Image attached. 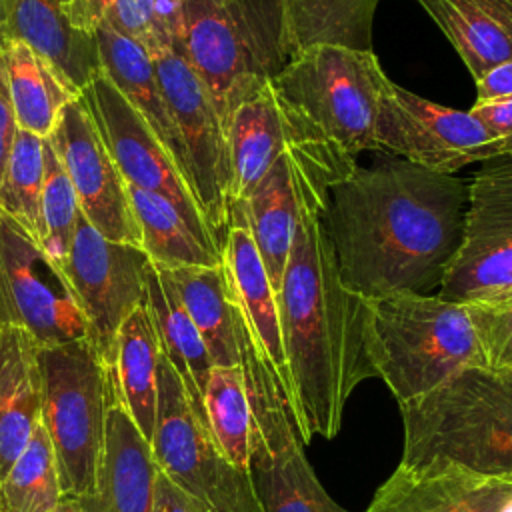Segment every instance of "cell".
<instances>
[{
  "mask_svg": "<svg viewBox=\"0 0 512 512\" xmlns=\"http://www.w3.org/2000/svg\"><path fill=\"white\" fill-rule=\"evenodd\" d=\"M468 188L404 158L356 168L328 190L322 222L344 286L360 298L440 288L460 244Z\"/></svg>",
  "mask_w": 512,
  "mask_h": 512,
  "instance_id": "6da1fadb",
  "label": "cell"
},
{
  "mask_svg": "<svg viewBox=\"0 0 512 512\" xmlns=\"http://www.w3.org/2000/svg\"><path fill=\"white\" fill-rule=\"evenodd\" d=\"M328 188L312 184L276 290L288 366V408L302 444L332 440L354 388L372 378L362 342V298L338 272L322 214Z\"/></svg>",
  "mask_w": 512,
  "mask_h": 512,
  "instance_id": "7a4b0ae2",
  "label": "cell"
},
{
  "mask_svg": "<svg viewBox=\"0 0 512 512\" xmlns=\"http://www.w3.org/2000/svg\"><path fill=\"white\" fill-rule=\"evenodd\" d=\"M384 74L374 50L312 46L288 58L270 80L286 152L328 190L378 150L376 112Z\"/></svg>",
  "mask_w": 512,
  "mask_h": 512,
  "instance_id": "3957f363",
  "label": "cell"
},
{
  "mask_svg": "<svg viewBox=\"0 0 512 512\" xmlns=\"http://www.w3.org/2000/svg\"><path fill=\"white\" fill-rule=\"evenodd\" d=\"M404 444L398 468L428 474L462 468L512 476V368H466L432 392L400 404Z\"/></svg>",
  "mask_w": 512,
  "mask_h": 512,
  "instance_id": "277c9868",
  "label": "cell"
},
{
  "mask_svg": "<svg viewBox=\"0 0 512 512\" xmlns=\"http://www.w3.org/2000/svg\"><path fill=\"white\" fill-rule=\"evenodd\" d=\"M362 342L374 376L398 406L466 368L490 364L470 306L438 294L362 298Z\"/></svg>",
  "mask_w": 512,
  "mask_h": 512,
  "instance_id": "5b68a950",
  "label": "cell"
},
{
  "mask_svg": "<svg viewBox=\"0 0 512 512\" xmlns=\"http://www.w3.org/2000/svg\"><path fill=\"white\" fill-rule=\"evenodd\" d=\"M172 46L210 94L224 128L290 58L276 0H180Z\"/></svg>",
  "mask_w": 512,
  "mask_h": 512,
  "instance_id": "8992f818",
  "label": "cell"
},
{
  "mask_svg": "<svg viewBox=\"0 0 512 512\" xmlns=\"http://www.w3.org/2000/svg\"><path fill=\"white\" fill-rule=\"evenodd\" d=\"M42 382L40 422L58 462L64 498H86L94 492L104 440L106 362L92 340H70L40 346Z\"/></svg>",
  "mask_w": 512,
  "mask_h": 512,
  "instance_id": "52a82bcc",
  "label": "cell"
},
{
  "mask_svg": "<svg viewBox=\"0 0 512 512\" xmlns=\"http://www.w3.org/2000/svg\"><path fill=\"white\" fill-rule=\"evenodd\" d=\"M240 364L252 408L250 474L262 512H348L308 462L280 382L256 352L244 320Z\"/></svg>",
  "mask_w": 512,
  "mask_h": 512,
  "instance_id": "ba28073f",
  "label": "cell"
},
{
  "mask_svg": "<svg viewBox=\"0 0 512 512\" xmlns=\"http://www.w3.org/2000/svg\"><path fill=\"white\" fill-rule=\"evenodd\" d=\"M150 446L158 470L200 498L210 512H262L250 470H240L224 458L206 416L194 406L164 354Z\"/></svg>",
  "mask_w": 512,
  "mask_h": 512,
  "instance_id": "9c48e42d",
  "label": "cell"
},
{
  "mask_svg": "<svg viewBox=\"0 0 512 512\" xmlns=\"http://www.w3.org/2000/svg\"><path fill=\"white\" fill-rule=\"evenodd\" d=\"M438 296L480 308L512 298V158L488 160L474 174L462 238Z\"/></svg>",
  "mask_w": 512,
  "mask_h": 512,
  "instance_id": "30bf717a",
  "label": "cell"
},
{
  "mask_svg": "<svg viewBox=\"0 0 512 512\" xmlns=\"http://www.w3.org/2000/svg\"><path fill=\"white\" fill-rule=\"evenodd\" d=\"M374 140L378 150L440 174L504 156L498 138L470 110L436 104L390 78L380 94Z\"/></svg>",
  "mask_w": 512,
  "mask_h": 512,
  "instance_id": "8fae6325",
  "label": "cell"
},
{
  "mask_svg": "<svg viewBox=\"0 0 512 512\" xmlns=\"http://www.w3.org/2000/svg\"><path fill=\"white\" fill-rule=\"evenodd\" d=\"M162 96L178 126L198 206L220 248L230 228V150L222 118L178 50L152 56Z\"/></svg>",
  "mask_w": 512,
  "mask_h": 512,
  "instance_id": "7c38bea8",
  "label": "cell"
},
{
  "mask_svg": "<svg viewBox=\"0 0 512 512\" xmlns=\"http://www.w3.org/2000/svg\"><path fill=\"white\" fill-rule=\"evenodd\" d=\"M80 98L124 182L164 196L206 246L222 252L190 182L120 90L100 74L80 92Z\"/></svg>",
  "mask_w": 512,
  "mask_h": 512,
  "instance_id": "4fadbf2b",
  "label": "cell"
},
{
  "mask_svg": "<svg viewBox=\"0 0 512 512\" xmlns=\"http://www.w3.org/2000/svg\"><path fill=\"white\" fill-rule=\"evenodd\" d=\"M148 256L142 248L104 238L80 214L68 254L58 262L86 318L90 338L108 362L120 324L144 304Z\"/></svg>",
  "mask_w": 512,
  "mask_h": 512,
  "instance_id": "5bb4252c",
  "label": "cell"
},
{
  "mask_svg": "<svg viewBox=\"0 0 512 512\" xmlns=\"http://www.w3.org/2000/svg\"><path fill=\"white\" fill-rule=\"evenodd\" d=\"M0 318L26 328L40 346L92 340L58 264L2 210Z\"/></svg>",
  "mask_w": 512,
  "mask_h": 512,
  "instance_id": "9a60e30c",
  "label": "cell"
},
{
  "mask_svg": "<svg viewBox=\"0 0 512 512\" xmlns=\"http://www.w3.org/2000/svg\"><path fill=\"white\" fill-rule=\"evenodd\" d=\"M48 142L74 188L80 214L104 238L142 248L128 188L82 102H70Z\"/></svg>",
  "mask_w": 512,
  "mask_h": 512,
  "instance_id": "2e32d148",
  "label": "cell"
},
{
  "mask_svg": "<svg viewBox=\"0 0 512 512\" xmlns=\"http://www.w3.org/2000/svg\"><path fill=\"white\" fill-rule=\"evenodd\" d=\"M156 474L152 446L132 422L106 364V418L96 486L78 502L84 512H152Z\"/></svg>",
  "mask_w": 512,
  "mask_h": 512,
  "instance_id": "e0dca14e",
  "label": "cell"
},
{
  "mask_svg": "<svg viewBox=\"0 0 512 512\" xmlns=\"http://www.w3.org/2000/svg\"><path fill=\"white\" fill-rule=\"evenodd\" d=\"M312 184L322 182L308 176L302 166L284 152L252 194L244 202L230 206V226L240 224L250 232L274 290L280 286L302 202Z\"/></svg>",
  "mask_w": 512,
  "mask_h": 512,
  "instance_id": "ac0fdd59",
  "label": "cell"
},
{
  "mask_svg": "<svg viewBox=\"0 0 512 512\" xmlns=\"http://www.w3.org/2000/svg\"><path fill=\"white\" fill-rule=\"evenodd\" d=\"M364 512H512V476L454 466L428 474L396 468Z\"/></svg>",
  "mask_w": 512,
  "mask_h": 512,
  "instance_id": "d6986e66",
  "label": "cell"
},
{
  "mask_svg": "<svg viewBox=\"0 0 512 512\" xmlns=\"http://www.w3.org/2000/svg\"><path fill=\"white\" fill-rule=\"evenodd\" d=\"M222 264L228 276L234 304L244 320L248 336L256 352L278 378L282 394L288 402L290 382L282 346L276 290L270 282L258 248L244 226L232 224L228 228L222 242Z\"/></svg>",
  "mask_w": 512,
  "mask_h": 512,
  "instance_id": "ffe728a7",
  "label": "cell"
},
{
  "mask_svg": "<svg viewBox=\"0 0 512 512\" xmlns=\"http://www.w3.org/2000/svg\"><path fill=\"white\" fill-rule=\"evenodd\" d=\"M40 408L38 342L26 328L0 318V480L32 438Z\"/></svg>",
  "mask_w": 512,
  "mask_h": 512,
  "instance_id": "44dd1931",
  "label": "cell"
},
{
  "mask_svg": "<svg viewBox=\"0 0 512 512\" xmlns=\"http://www.w3.org/2000/svg\"><path fill=\"white\" fill-rule=\"evenodd\" d=\"M92 36L98 46L102 74L142 116V120L148 124L152 134L160 140V144L176 162L178 170L192 186L188 156L172 112L162 96L152 56L132 40L108 28H94Z\"/></svg>",
  "mask_w": 512,
  "mask_h": 512,
  "instance_id": "7402d4cb",
  "label": "cell"
},
{
  "mask_svg": "<svg viewBox=\"0 0 512 512\" xmlns=\"http://www.w3.org/2000/svg\"><path fill=\"white\" fill-rule=\"evenodd\" d=\"M72 0H6L10 38L48 58L80 92L102 74L92 34L72 26Z\"/></svg>",
  "mask_w": 512,
  "mask_h": 512,
  "instance_id": "603a6c76",
  "label": "cell"
},
{
  "mask_svg": "<svg viewBox=\"0 0 512 512\" xmlns=\"http://www.w3.org/2000/svg\"><path fill=\"white\" fill-rule=\"evenodd\" d=\"M474 82L512 60V0H418Z\"/></svg>",
  "mask_w": 512,
  "mask_h": 512,
  "instance_id": "cb8c5ba5",
  "label": "cell"
},
{
  "mask_svg": "<svg viewBox=\"0 0 512 512\" xmlns=\"http://www.w3.org/2000/svg\"><path fill=\"white\" fill-rule=\"evenodd\" d=\"M16 126L48 138L62 110L80 98V90L40 52L10 38L0 46Z\"/></svg>",
  "mask_w": 512,
  "mask_h": 512,
  "instance_id": "d4e9b609",
  "label": "cell"
},
{
  "mask_svg": "<svg viewBox=\"0 0 512 512\" xmlns=\"http://www.w3.org/2000/svg\"><path fill=\"white\" fill-rule=\"evenodd\" d=\"M160 342L146 304H140L118 328L108 366L116 390L142 436L150 442L156 424Z\"/></svg>",
  "mask_w": 512,
  "mask_h": 512,
  "instance_id": "484cf974",
  "label": "cell"
},
{
  "mask_svg": "<svg viewBox=\"0 0 512 512\" xmlns=\"http://www.w3.org/2000/svg\"><path fill=\"white\" fill-rule=\"evenodd\" d=\"M230 150V206L244 202L286 152L284 124L270 82L242 102L226 126Z\"/></svg>",
  "mask_w": 512,
  "mask_h": 512,
  "instance_id": "4316f807",
  "label": "cell"
},
{
  "mask_svg": "<svg viewBox=\"0 0 512 512\" xmlns=\"http://www.w3.org/2000/svg\"><path fill=\"white\" fill-rule=\"evenodd\" d=\"M162 270L168 274L186 312L198 328L212 364L238 366L242 316L234 304L224 264Z\"/></svg>",
  "mask_w": 512,
  "mask_h": 512,
  "instance_id": "83f0119b",
  "label": "cell"
},
{
  "mask_svg": "<svg viewBox=\"0 0 512 512\" xmlns=\"http://www.w3.org/2000/svg\"><path fill=\"white\" fill-rule=\"evenodd\" d=\"M144 304L154 322L164 358L180 376L194 406L204 414L202 394L214 368L212 358L168 274L152 262L146 270Z\"/></svg>",
  "mask_w": 512,
  "mask_h": 512,
  "instance_id": "f1b7e54d",
  "label": "cell"
},
{
  "mask_svg": "<svg viewBox=\"0 0 512 512\" xmlns=\"http://www.w3.org/2000/svg\"><path fill=\"white\" fill-rule=\"evenodd\" d=\"M288 56L312 46L372 48L380 0H276Z\"/></svg>",
  "mask_w": 512,
  "mask_h": 512,
  "instance_id": "f546056e",
  "label": "cell"
},
{
  "mask_svg": "<svg viewBox=\"0 0 512 512\" xmlns=\"http://www.w3.org/2000/svg\"><path fill=\"white\" fill-rule=\"evenodd\" d=\"M178 10L180 0H72L68 18L86 34L102 26L156 56L174 44Z\"/></svg>",
  "mask_w": 512,
  "mask_h": 512,
  "instance_id": "4dcf8cb0",
  "label": "cell"
},
{
  "mask_svg": "<svg viewBox=\"0 0 512 512\" xmlns=\"http://www.w3.org/2000/svg\"><path fill=\"white\" fill-rule=\"evenodd\" d=\"M130 206L140 228L142 250L154 266H218L222 252L206 246L164 196L126 184Z\"/></svg>",
  "mask_w": 512,
  "mask_h": 512,
  "instance_id": "1f68e13d",
  "label": "cell"
},
{
  "mask_svg": "<svg viewBox=\"0 0 512 512\" xmlns=\"http://www.w3.org/2000/svg\"><path fill=\"white\" fill-rule=\"evenodd\" d=\"M208 428L228 462L250 470L252 408L242 364L214 366L202 394Z\"/></svg>",
  "mask_w": 512,
  "mask_h": 512,
  "instance_id": "d6a6232c",
  "label": "cell"
},
{
  "mask_svg": "<svg viewBox=\"0 0 512 512\" xmlns=\"http://www.w3.org/2000/svg\"><path fill=\"white\" fill-rule=\"evenodd\" d=\"M58 462L42 422L0 480V512H54L62 502Z\"/></svg>",
  "mask_w": 512,
  "mask_h": 512,
  "instance_id": "836d02e7",
  "label": "cell"
},
{
  "mask_svg": "<svg viewBox=\"0 0 512 512\" xmlns=\"http://www.w3.org/2000/svg\"><path fill=\"white\" fill-rule=\"evenodd\" d=\"M42 190L44 138L18 128L0 182V210L20 224L40 246L46 236Z\"/></svg>",
  "mask_w": 512,
  "mask_h": 512,
  "instance_id": "e575fe53",
  "label": "cell"
},
{
  "mask_svg": "<svg viewBox=\"0 0 512 512\" xmlns=\"http://www.w3.org/2000/svg\"><path fill=\"white\" fill-rule=\"evenodd\" d=\"M80 216L78 200L56 158L48 138H44V190H42V220H44V242L42 250L58 264L70 250V242Z\"/></svg>",
  "mask_w": 512,
  "mask_h": 512,
  "instance_id": "d590c367",
  "label": "cell"
},
{
  "mask_svg": "<svg viewBox=\"0 0 512 512\" xmlns=\"http://www.w3.org/2000/svg\"><path fill=\"white\" fill-rule=\"evenodd\" d=\"M490 366L512 368V298L498 306H470Z\"/></svg>",
  "mask_w": 512,
  "mask_h": 512,
  "instance_id": "8d00e7d4",
  "label": "cell"
},
{
  "mask_svg": "<svg viewBox=\"0 0 512 512\" xmlns=\"http://www.w3.org/2000/svg\"><path fill=\"white\" fill-rule=\"evenodd\" d=\"M152 512H210V508L158 470Z\"/></svg>",
  "mask_w": 512,
  "mask_h": 512,
  "instance_id": "74e56055",
  "label": "cell"
},
{
  "mask_svg": "<svg viewBox=\"0 0 512 512\" xmlns=\"http://www.w3.org/2000/svg\"><path fill=\"white\" fill-rule=\"evenodd\" d=\"M470 112L492 130L502 146L504 156L512 158V98L488 104H472Z\"/></svg>",
  "mask_w": 512,
  "mask_h": 512,
  "instance_id": "f35d334b",
  "label": "cell"
},
{
  "mask_svg": "<svg viewBox=\"0 0 512 512\" xmlns=\"http://www.w3.org/2000/svg\"><path fill=\"white\" fill-rule=\"evenodd\" d=\"M512 98V60L492 68L480 80H476V102L488 104Z\"/></svg>",
  "mask_w": 512,
  "mask_h": 512,
  "instance_id": "ab89813d",
  "label": "cell"
},
{
  "mask_svg": "<svg viewBox=\"0 0 512 512\" xmlns=\"http://www.w3.org/2000/svg\"><path fill=\"white\" fill-rule=\"evenodd\" d=\"M16 130H18V126H16V118H14L6 72H4L2 60H0V182H2V176L6 170V162L10 156V148H12Z\"/></svg>",
  "mask_w": 512,
  "mask_h": 512,
  "instance_id": "60d3db41",
  "label": "cell"
},
{
  "mask_svg": "<svg viewBox=\"0 0 512 512\" xmlns=\"http://www.w3.org/2000/svg\"><path fill=\"white\" fill-rule=\"evenodd\" d=\"M10 40L8 30V12H6V0H0V46Z\"/></svg>",
  "mask_w": 512,
  "mask_h": 512,
  "instance_id": "b9f144b4",
  "label": "cell"
},
{
  "mask_svg": "<svg viewBox=\"0 0 512 512\" xmlns=\"http://www.w3.org/2000/svg\"><path fill=\"white\" fill-rule=\"evenodd\" d=\"M54 512H84L80 502L74 498H62V502L56 506Z\"/></svg>",
  "mask_w": 512,
  "mask_h": 512,
  "instance_id": "7bdbcfd3",
  "label": "cell"
}]
</instances>
